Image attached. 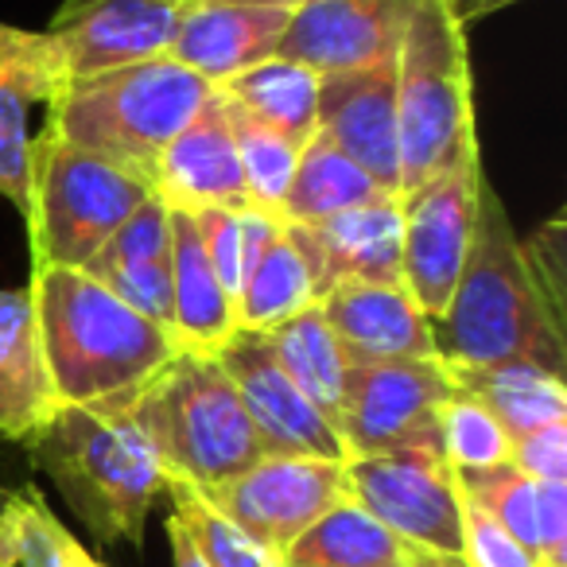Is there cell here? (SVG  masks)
<instances>
[{
  "label": "cell",
  "mask_w": 567,
  "mask_h": 567,
  "mask_svg": "<svg viewBox=\"0 0 567 567\" xmlns=\"http://www.w3.org/2000/svg\"><path fill=\"white\" fill-rule=\"evenodd\" d=\"M435 432H440V451L451 463L455 474L466 471H489V466L509 463L513 440L497 416L489 409H482L474 396L451 393L440 404V416H435Z\"/></svg>",
  "instance_id": "d6a6232c"
},
{
  "label": "cell",
  "mask_w": 567,
  "mask_h": 567,
  "mask_svg": "<svg viewBox=\"0 0 567 567\" xmlns=\"http://www.w3.org/2000/svg\"><path fill=\"white\" fill-rule=\"evenodd\" d=\"M241 4H272V9L296 12V9H303V4H316V0H241Z\"/></svg>",
  "instance_id": "7bdbcfd3"
},
{
  "label": "cell",
  "mask_w": 567,
  "mask_h": 567,
  "mask_svg": "<svg viewBox=\"0 0 567 567\" xmlns=\"http://www.w3.org/2000/svg\"><path fill=\"white\" fill-rule=\"evenodd\" d=\"M152 195L167 210L183 214L249 210L252 206L249 190H245L241 159H237L234 128H229V113L218 90L164 148Z\"/></svg>",
  "instance_id": "e0dca14e"
},
{
  "label": "cell",
  "mask_w": 567,
  "mask_h": 567,
  "mask_svg": "<svg viewBox=\"0 0 567 567\" xmlns=\"http://www.w3.org/2000/svg\"><path fill=\"white\" fill-rule=\"evenodd\" d=\"M164 494L172 502V517L190 536V544H195V551L203 556L206 567H280L257 540H249L241 528L229 525L195 486L167 478Z\"/></svg>",
  "instance_id": "1f68e13d"
},
{
  "label": "cell",
  "mask_w": 567,
  "mask_h": 567,
  "mask_svg": "<svg viewBox=\"0 0 567 567\" xmlns=\"http://www.w3.org/2000/svg\"><path fill=\"white\" fill-rule=\"evenodd\" d=\"M509 463L533 482H567V420L517 435Z\"/></svg>",
  "instance_id": "74e56055"
},
{
  "label": "cell",
  "mask_w": 567,
  "mask_h": 567,
  "mask_svg": "<svg viewBox=\"0 0 567 567\" xmlns=\"http://www.w3.org/2000/svg\"><path fill=\"white\" fill-rule=\"evenodd\" d=\"M308 308H316V280L292 226L276 218L265 245L245 268L241 292H237V331L265 334Z\"/></svg>",
  "instance_id": "d4e9b609"
},
{
  "label": "cell",
  "mask_w": 567,
  "mask_h": 567,
  "mask_svg": "<svg viewBox=\"0 0 567 567\" xmlns=\"http://www.w3.org/2000/svg\"><path fill=\"white\" fill-rule=\"evenodd\" d=\"M455 393L443 358H393L354 362L342 404L339 435L350 458L396 447H440L435 416Z\"/></svg>",
  "instance_id": "8fae6325"
},
{
  "label": "cell",
  "mask_w": 567,
  "mask_h": 567,
  "mask_svg": "<svg viewBox=\"0 0 567 567\" xmlns=\"http://www.w3.org/2000/svg\"><path fill=\"white\" fill-rule=\"evenodd\" d=\"M172 331L183 350L214 354L237 331V303L218 284L190 214L172 210Z\"/></svg>",
  "instance_id": "603a6c76"
},
{
  "label": "cell",
  "mask_w": 567,
  "mask_h": 567,
  "mask_svg": "<svg viewBox=\"0 0 567 567\" xmlns=\"http://www.w3.org/2000/svg\"><path fill=\"white\" fill-rule=\"evenodd\" d=\"M71 90V74L55 40L0 20V195L28 218L32 210V144L35 110L43 117Z\"/></svg>",
  "instance_id": "5bb4252c"
},
{
  "label": "cell",
  "mask_w": 567,
  "mask_h": 567,
  "mask_svg": "<svg viewBox=\"0 0 567 567\" xmlns=\"http://www.w3.org/2000/svg\"><path fill=\"white\" fill-rule=\"evenodd\" d=\"M458 489L478 509H486L513 540H520L540 559V544H536V482L528 474H520L513 463L489 466V471H466L458 474Z\"/></svg>",
  "instance_id": "e575fe53"
},
{
  "label": "cell",
  "mask_w": 567,
  "mask_h": 567,
  "mask_svg": "<svg viewBox=\"0 0 567 567\" xmlns=\"http://www.w3.org/2000/svg\"><path fill=\"white\" fill-rule=\"evenodd\" d=\"M404 567H466L458 556H440V551L409 548L404 551Z\"/></svg>",
  "instance_id": "b9f144b4"
},
{
  "label": "cell",
  "mask_w": 567,
  "mask_h": 567,
  "mask_svg": "<svg viewBox=\"0 0 567 567\" xmlns=\"http://www.w3.org/2000/svg\"><path fill=\"white\" fill-rule=\"evenodd\" d=\"M316 308L354 362L435 358L432 319L404 284H334Z\"/></svg>",
  "instance_id": "ffe728a7"
},
{
  "label": "cell",
  "mask_w": 567,
  "mask_h": 567,
  "mask_svg": "<svg viewBox=\"0 0 567 567\" xmlns=\"http://www.w3.org/2000/svg\"><path fill=\"white\" fill-rule=\"evenodd\" d=\"M520 252L533 272L536 288L544 296V308L551 311L559 327H567V237L564 210H556L533 237H520Z\"/></svg>",
  "instance_id": "d590c367"
},
{
  "label": "cell",
  "mask_w": 567,
  "mask_h": 567,
  "mask_svg": "<svg viewBox=\"0 0 567 567\" xmlns=\"http://www.w3.org/2000/svg\"><path fill=\"white\" fill-rule=\"evenodd\" d=\"M4 497H9V489H4V486H0V505H4Z\"/></svg>",
  "instance_id": "f6af8a7d"
},
{
  "label": "cell",
  "mask_w": 567,
  "mask_h": 567,
  "mask_svg": "<svg viewBox=\"0 0 567 567\" xmlns=\"http://www.w3.org/2000/svg\"><path fill=\"white\" fill-rule=\"evenodd\" d=\"M385 195H393V190H385L373 175H365L354 159L342 156L331 141H323L316 133L300 152V164H296L292 187L284 195L280 218L296 221V226H316V221L347 214L354 206L378 203Z\"/></svg>",
  "instance_id": "83f0119b"
},
{
  "label": "cell",
  "mask_w": 567,
  "mask_h": 567,
  "mask_svg": "<svg viewBox=\"0 0 567 567\" xmlns=\"http://www.w3.org/2000/svg\"><path fill=\"white\" fill-rule=\"evenodd\" d=\"M404 551L409 544L347 497L296 536L280 567H404Z\"/></svg>",
  "instance_id": "f1b7e54d"
},
{
  "label": "cell",
  "mask_w": 567,
  "mask_h": 567,
  "mask_svg": "<svg viewBox=\"0 0 567 567\" xmlns=\"http://www.w3.org/2000/svg\"><path fill=\"white\" fill-rule=\"evenodd\" d=\"M319 79L323 74H316L311 66L272 55L229 79L226 86H218V94L245 117L292 136L296 144H308L316 136Z\"/></svg>",
  "instance_id": "4316f807"
},
{
  "label": "cell",
  "mask_w": 567,
  "mask_h": 567,
  "mask_svg": "<svg viewBox=\"0 0 567 567\" xmlns=\"http://www.w3.org/2000/svg\"><path fill=\"white\" fill-rule=\"evenodd\" d=\"M458 559L466 567H536L533 551L520 540H513L471 497H463V548H458Z\"/></svg>",
  "instance_id": "8d00e7d4"
},
{
  "label": "cell",
  "mask_w": 567,
  "mask_h": 567,
  "mask_svg": "<svg viewBox=\"0 0 567 567\" xmlns=\"http://www.w3.org/2000/svg\"><path fill=\"white\" fill-rule=\"evenodd\" d=\"M24 447L94 540L141 548L167 471L125 412L113 404H59Z\"/></svg>",
  "instance_id": "3957f363"
},
{
  "label": "cell",
  "mask_w": 567,
  "mask_h": 567,
  "mask_svg": "<svg viewBox=\"0 0 567 567\" xmlns=\"http://www.w3.org/2000/svg\"><path fill=\"white\" fill-rule=\"evenodd\" d=\"M110 404L148 440L167 478L195 489L221 486L265 455L214 354L179 350L144 385Z\"/></svg>",
  "instance_id": "277c9868"
},
{
  "label": "cell",
  "mask_w": 567,
  "mask_h": 567,
  "mask_svg": "<svg viewBox=\"0 0 567 567\" xmlns=\"http://www.w3.org/2000/svg\"><path fill=\"white\" fill-rule=\"evenodd\" d=\"M458 393L474 396L497 416L509 440L536 432L544 424L567 420L564 373L540 362H497V365H447Z\"/></svg>",
  "instance_id": "cb8c5ba5"
},
{
  "label": "cell",
  "mask_w": 567,
  "mask_h": 567,
  "mask_svg": "<svg viewBox=\"0 0 567 567\" xmlns=\"http://www.w3.org/2000/svg\"><path fill=\"white\" fill-rule=\"evenodd\" d=\"M82 272L144 319L172 331V210L152 195L82 265Z\"/></svg>",
  "instance_id": "44dd1931"
},
{
  "label": "cell",
  "mask_w": 567,
  "mask_h": 567,
  "mask_svg": "<svg viewBox=\"0 0 567 567\" xmlns=\"http://www.w3.org/2000/svg\"><path fill=\"white\" fill-rule=\"evenodd\" d=\"M190 0H63L43 32L55 40L71 82L164 59Z\"/></svg>",
  "instance_id": "4fadbf2b"
},
{
  "label": "cell",
  "mask_w": 567,
  "mask_h": 567,
  "mask_svg": "<svg viewBox=\"0 0 567 567\" xmlns=\"http://www.w3.org/2000/svg\"><path fill=\"white\" fill-rule=\"evenodd\" d=\"M152 190L105 159L66 144L40 125L32 144V272L82 268L144 203Z\"/></svg>",
  "instance_id": "52a82bcc"
},
{
  "label": "cell",
  "mask_w": 567,
  "mask_h": 567,
  "mask_svg": "<svg viewBox=\"0 0 567 567\" xmlns=\"http://www.w3.org/2000/svg\"><path fill=\"white\" fill-rule=\"evenodd\" d=\"M420 0H316L292 12L280 59L316 74H342L396 59Z\"/></svg>",
  "instance_id": "9a60e30c"
},
{
  "label": "cell",
  "mask_w": 567,
  "mask_h": 567,
  "mask_svg": "<svg viewBox=\"0 0 567 567\" xmlns=\"http://www.w3.org/2000/svg\"><path fill=\"white\" fill-rule=\"evenodd\" d=\"M316 280V303L334 284H404L401 280V195L354 206L316 226L288 221Z\"/></svg>",
  "instance_id": "ac0fdd59"
},
{
  "label": "cell",
  "mask_w": 567,
  "mask_h": 567,
  "mask_svg": "<svg viewBox=\"0 0 567 567\" xmlns=\"http://www.w3.org/2000/svg\"><path fill=\"white\" fill-rule=\"evenodd\" d=\"M28 288L59 404L121 401L183 350L172 331L121 303L82 268H40Z\"/></svg>",
  "instance_id": "7a4b0ae2"
},
{
  "label": "cell",
  "mask_w": 567,
  "mask_h": 567,
  "mask_svg": "<svg viewBox=\"0 0 567 567\" xmlns=\"http://www.w3.org/2000/svg\"><path fill=\"white\" fill-rule=\"evenodd\" d=\"M55 409L32 288H0V440L28 443Z\"/></svg>",
  "instance_id": "7402d4cb"
},
{
  "label": "cell",
  "mask_w": 567,
  "mask_h": 567,
  "mask_svg": "<svg viewBox=\"0 0 567 567\" xmlns=\"http://www.w3.org/2000/svg\"><path fill=\"white\" fill-rule=\"evenodd\" d=\"M350 502L378 517L409 548L458 556L463 548V494L458 474L440 447H396L347 458Z\"/></svg>",
  "instance_id": "ba28073f"
},
{
  "label": "cell",
  "mask_w": 567,
  "mask_h": 567,
  "mask_svg": "<svg viewBox=\"0 0 567 567\" xmlns=\"http://www.w3.org/2000/svg\"><path fill=\"white\" fill-rule=\"evenodd\" d=\"M536 544L540 559L567 567V482H536Z\"/></svg>",
  "instance_id": "f35d334b"
},
{
  "label": "cell",
  "mask_w": 567,
  "mask_h": 567,
  "mask_svg": "<svg viewBox=\"0 0 567 567\" xmlns=\"http://www.w3.org/2000/svg\"><path fill=\"white\" fill-rule=\"evenodd\" d=\"M221 373L234 385L249 424L257 427V440L265 455H308L347 463V443L339 427L296 389V381L280 370V362L268 350L260 331H234L218 350Z\"/></svg>",
  "instance_id": "7c38bea8"
},
{
  "label": "cell",
  "mask_w": 567,
  "mask_h": 567,
  "mask_svg": "<svg viewBox=\"0 0 567 567\" xmlns=\"http://www.w3.org/2000/svg\"><path fill=\"white\" fill-rule=\"evenodd\" d=\"M265 339L272 358L280 362V370L296 381V389L339 427L350 373H354V358L334 339V331L319 316V308H308L300 316L284 319L280 327L265 331Z\"/></svg>",
  "instance_id": "484cf974"
},
{
  "label": "cell",
  "mask_w": 567,
  "mask_h": 567,
  "mask_svg": "<svg viewBox=\"0 0 567 567\" xmlns=\"http://www.w3.org/2000/svg\"><path fill=\"white\" fill-rule=\"evenodd\" d=\"M221 102H226V97H221ZM226 113H229V128H234V144H237V159H241L249 203L257 206V210L280 218L284 195L292 187L303 144H296L292 136L276 133V128L260 125V121L245 117V113L234 110L229 102H226Z\"/></svg>",
  "instance_id": "4dcf8cb0"
},
{
  "label": "cell",
  "mask_w": 567,
  "mask_h": 567,
  "mask_svg": "<svg viewBox=\"0 0 567 567\" xmlns=\"http://www.w3.org/2000/svg\"><path fill=\"white\" fill-rule=\"evenodd\" d=\"M316 133L350 156L385 190L401 195L396 148V59L319 79Z\"/></svg>",
  "instance_id": "2e32d148"
},
{
  "label": "cell",
  "mask_w": 567,
  "mask_h": 567,
  "mask_svg": "<svg viewBox=\"0 0 567 567\" xmlns=\"http://www.w3.org/2000/svg\"><path fill=\"white\" fill-rule=\"evenodd\" d=\"M451 4V12H455V20L458 24H471V20H482V17H489V12H497V9H505V4H517V0H447Z\"/></svg>",
  "instance_id": "60d3db41"
},
{
  "label": "cell",
  "mask_w": 567,
  "mask_h": 567,
  "mask_svg": "<svg viewBox=\"0 0 567 567\" xmlns=\"http://www.w3.org/2000/svg\"><path fill=\"white\" fill-rule=\"evenodd\" d=\"M167 540H172V559L175 567H206L203 556L195 551V544H190V536L183 533V525L175 517H167Z\"/></svg>",
  "instance_id": "ab89813d"
},
{
  "label": "cell",
  "mask_w": 567,
  "mask_h": 567,
  "mask_svg": "<svg viewBox=\"0 0 567 567\" xmlns=\"http://www.w3.org/2000/svg\"><path fill=\"white\" fill-rule=\"evenodd\" d=\"M0 567H105L51 513L35 486L9 489L0 505Z\"/></svg>",
  "instance_id": "f546056e"
},
{
  "label": "cell",
  "mask_w": 567,
  "mask_h": 567,
  "mask_svg": "<svg viewBox=\"0 0 567 567\" xmlns=\"http://www.w3.org/2000/svg\"><path fill=\"white\" fill-rule=\"evenodd\" d=\"M432 342L435 358L447 365L540 362L556 373L567 365V327L544 308L520 237L489 175L478 179L471 249L447 311L432 323Z\"/></svg>",
  "instance_id": "6da1fadb"
},
{
  "label": "cell",
  "mask_w": 567,
  "mask_h": 567,
  "mask_svg": "<svg viewBox=\"0 0 567 567\" xmlns=\"http://www.w3.org/2000/svg\"><path fill=\"white\" fill-rule=\"evenodd\" d=\"M292 12L241 0H190L167 59L187 66L206 86H226L249 66L276 55Z\"/></svg>",
  "instance_id": "d6986e66"
},
{
  "label": "cell",
  "mask_w": 567,
  "mask_h": 567,
  "mask_svg": "<svg viewBox=\"0 0 567 567\" xmlns=\"http://www.w3.org/2000/svg\"><path fill=\"white\" fill-rule=\"evenodd\" d=\"M210 94L214 86L164 55L71 82L51 105L43 128L152 190L164 148Z\"/></svg>",
  "instance_id": "5b68a950"
},
{
  "label": "cell",
  "mask_w": 567,
  "mask_h": 567,
  "mask_svg": "<svg viewBox=\"0 0 567 567\" xmlns=\"http://www.w3.org/2000/svg\"><path fill=\"white\" fill-rule=\"evenodd\" d=\"M482 175H486L482 148H474L455 167L401 195V280L432 323L447 311L463 272Z\"/></svg>",
  "instance_id": "30bf717a"
},
{
  "label": "cell",
  "mask_w": 567,
  "mask_h": 567,
  "mask_svg": "<svg viewBox=\"0 0 567 567\" xmlns=\"http://www.w3.org/2000/svg\"><path fill=\"white\" fill-rule=\"evenodd\" d=\"M536 567H559V564H548V559H536Z\"/></svg>",
  "instance_id": "ee69618b"
},
{
  "label": "cell",
  "mask_w": 567,
  "mask_h": 567,
  "mask_svg": "<svg viewBox=\"0 0 567 567\" xmlns=\"http://www.w3.org/2000/svg\"><path fill=\"white\" fill-rule=\"evenodd\" d=\"M190 218L198 226V237H203V249L210 257L214 276H218V284L237 303L245 268H249V260L265 245L268 229L276 226V214L249 206V210H198Z\"/></svg>",
  "instance_id": "836d02e7"
},
{
  "label": "cell",
  "mask_w": 567,
  "mask_h": 567,
  "mask_svg": "<svg viewBox=\"0 0 567 567\" xmlns=\"http://www.w3.org/2000/svg\"><path fill=\"white\" fill-rule=\"evenodd\" d=\"M229 525L257 540L276 564L327 509L350 497L347 463L308 455H260L221 486L198 489Z\"/></svg>",
  "instance_id": "9c48e42d"
},
{
  "label": "cell",
  "mask_w": 567,
  "mask_h": 567,
  "mask_svg": "<svg viewBox=\"0 0 567 567\" xmlns=\"http://www.w3.org/2000/svg\"><path fill=\"white\" fill-rule=\"evenodd\" d=\"M396 148L401 195L482 148L466 28L447 0H420L396 51Z\"/></svg>",
  "instance_id": "8992f818"
}]
</instances>
